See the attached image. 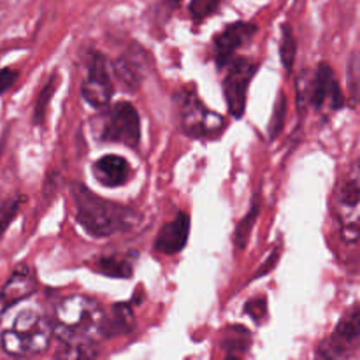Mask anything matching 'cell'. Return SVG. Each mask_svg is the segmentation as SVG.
Masks as SVG:
<instances>
[{"label":"cell","mask_w":360,"mask_h":360,"mask_svg":"<svg viewBox=\"0 0 360 360\" xmlns=\"http://www.w3.org/2000/svg\"><path fill=\"white\" fill-rule=\"evenodd\" d=\"M76 220L86 234L94 238H111L122 232H130L141 221V214L132 207L95 195L83 183L70 185Z\"/></svg>","instance_id":"obj_1"},{"label":"cell","mask_w":360,"mask_h":360,"mask_svg":"<svg viewBox=\"0 0 360 360\" xmlns=\"http://www.w3.org/2000/svg\"><path fill=\"white\" fill-rule=\"evenodd\" d=\"M55 326L32 309H25L14 319L13 329L0 334V347L9 357L28 359L48 350Z\"/></svg>","instance_id":"obj_2"},{"label":"cell","mask_w":360,"mask_h":360,"mask_svg":"<svg viewBox=\"0 0 360 360\" xmlns=\"http://www.w3.org/2000/svg\"><path fill=\"white\" fill-rule=\"evenodd\" d=\"M105 311L86 295H69L55 309V333L101 336V323Z\"/></svg>","instance_id":"obj_3"},{"label":"cell","mask_w":360,"mask_h":360,"mask_svg":"<svg viewBox=\"0 0 360 360\" xmlns=\"http://www.w3.org/2000/svg\"><path fill=\"white\" fill-rule=\"evenodd\" d=\"M174 102L178 105L179 125L186 136L211 137L224 130V118L207 109L192 88H181L176 91Z\"/></svg>","instance_id":"obj_4"},{"label":"cell","mask_w":360,"mask_h":360,"mask_svg":"<svg viewBox=\"0 0 360 360\" xmlns=\"http://www.w3.org/2000/svg\"><path fill=\"white\" fill-rule=\"evenodd\" d=\"M334 214L347 243L360 239V169H354L334 192Z\"/></svg>","instance_id":"obj_5"},{"label":"cell","mask_w":360,"mask_h":360,"mask_svg":"<svg viewBox=\"0 0 360 360\" xmlns=\"http://www.w3.org/2000/svg\"><path fill=\"white\" fill-rule=\"evenodd\" d=\"M98 137L104 143H120L137 148L141 143V120L130 102H118L101 120Z\"/></svg>","instance_id":"obj_6"},{"label":"cell","mask_w":360,"mask_h":360,"mask_svg":"<svg viewBox=\"0 0 360 360\" xmlns=\"http://www.w3.org/2000/svg\"><path fill=\"white\" fill-rule=\"evenodd\" d=\"M360 340V304L348 309L336 329L316 350V360H340L348 354Z\"/></svg>","instance_id":"obj_7"},{"label":"cell","mask_w":360,"mask_h":360,"mask_svg":"<svg viewBox=\"0 0 360 360\" xmlns=\"http://www.w3.org/2000/svg\"><path fill=\"white\" fill-rule=\"evenodd\" d=\"M257 72V63L248 58H238L231 62L227 76L224 81L225 101H227L229 111L234 118H241L246 109V95L252 77Z\"/></svg>","instance_id":"obj_8"},{"label":"cell","mask_w":360,"mask_h":360,"mask_svg":"<svg viewBox=\"0 0 360 360\" xmlns=\"http://www.w3.org/2000/svg\"><path fill=\"white\" fill-rule=\"evenodd\" d=\"M108 67V60L104 58L102 53H91L86 79L81 86V95L94 108L108 105L112 97V91H115V84H112Z\"/></svg>","instance_id":"obj_9"},{"label":"cell","mask_w":360,"mask_h":360,"mask_svg":"<svg viewBox=\"0 0 360 360\" xmlns=\"http://www.w3.org/2000/svg\"><path fill=\"white\" fill-rule=\"evenodd\" d=\"M257 30H259V27L255 23H250V21H236V23L227 25L214 37L213 42V55L218 67L229 65L234 58L236 51L248 44L255 37Z\"/></svg>","instance_id":"obj_10"},{"label":"cell","mask_w":360,"mask_h":360,"mask_svg":"<svg viewBox=\"0 0 360 360\" xmlns=\"http://www.w3.org/2000/svg\"><path fill=\"white\" fill-rule=\"evenodd\" d=\"M150 67V55L141 46L132 44L120 58L112 62V72L123 88L134 91L141 86Z\"/></svg>","instance_id":"obj_11"},{"label":"cell","mask_w":360,"mask_h":360,"mask_svg":"<svg viewBox=\"0 0 360 360\" xmlns=\"http://www.w3.org/2000/svg\"><path fill=\"white\" fill-rule=\"evenodd\" d=\"M37 287V278H35L32 267L27 264L18 266L9 276V280L0 288V322L13 306L34 295Z\"/></svg>","instance_id":"obj_12"},{"label":"cell","mask_w":360,"mask_h":360,"mask_svg":"<svg viewBox=\"0 0 360 360\" xmlns=\"http://www.w3.org/2000/svg\"><path fill=\"white\" fill-rule=\"evenodd\" d=\"M309 101L316 109H322L323 105H329L330 109L343 108L345 97L338 83L334 70L329 63H320L316 69L315 79L309 88Z\"/></svg>","instance_id":"obj_13"},{"label":"cell","mask_w":360,"mask_h":360,"mask_svg":"<svg viewBox=\"0 0 360 360\" xmlns=\"http://www.w3.org/2000/svg\"><path fill=\"white\" fill-rule=\"evenodd\" d=\"M58 347H56V360H97L98 345L94 336L86 334H67L55 333Z\"/></svg>","instance_id":"obj_14"},{"label":"cell","mask_w":360,"mask_h":360,"mask_svg":"<svg viewBox=\"0 0 360 360\" xmlns=\"http://www.w3.org/2000/svg\"><path fill=\"white\" fill-rule=\"evenodd\" d=\"M190 234V217L186 213H178L176 218L162 227L158 232L155 250L164 255H176L185 248Z\"/></svg>","instance_id":"obj_15"},{"label":"cell","mask_w":360,"mask_h":360,"mask_svg":"<svg viewBox=\"0 0 360 360\" xmlns=\"http://www.w3.org/2000/svg\"><path fill=\"white\" fill-rule=\"evenodd\" d=\"M94 176L101 185L116 188V186H122L129 181L130 176H132V169L125 158L108 155V157H102L101 160L95 162Z\"/></svg>","instance_id":"obj_16"},{"label":"cell","mask_w":360,"mask_h":360,"mask_svg":"<svg viewBox=\"0 0 360 360\" xmlns=\"http://www.w3.org/2000/svg\"><path fill=\"white\" fill-rule=\"evenodd\" d=\"M136 327L132 308L125 302H120L111 308V311L105 313L104 320L101 323V336L102 338H116L129 334Z\"/></svg>","instance_id":"obj_17"},{"label":"cell","mask_w":360,"mask_h":360,"mask_svg":"<svg viewBox=\"0 0 360 360\" xmlns=\"http://www.w3.org/2000/svg\"><path fill=\"white\" fill-rule=\"evenodd\" d=\"M94 271H97L98 274L108 278H122L127 280L134 274L132 262H130L127 257H118V255H108L101 257L98 260L94 262Z\"/></svg>","instance_id":"obj_18"},{"label":"cell","mask_w":360,"mask_h":360,"mask_svg":"<svg viewBox=\"0 0 360 360\" xmlns=\"http://www.w3.org/2000/svg\"><path fill=\"white\" fill-rule=\"evenodd\" d=\"M295 55H297V41H295L294 30L288 23L281 25V39H280V56L281 63L288 72H292L295 63Z\"/></svg>","instance_id":"obj_19"},{"label":"cell","mask_w":360,"mask_h":360,"mask_svg":"<svg viewBox=\"0 0 360 360\" xmlns=\"http://www.w3.org/2000/svg\"><path fill=\"white\" fill-rule=\"evenodd\" d=\"M56 84H58V76L53 74L49 76V79L46 81V84L42 86L41 94H39L37 102H35V108H34V123L35 125H42L46 118V112H48V105L51 102L53 94L56 90Z\"/></svg>","instance_id":"obj_20"},{"label":"cell","mask_w":360,"mask_h":360,"mask_svg":"<svg viewBox=\"0 0 360 360\" xmlns=\"http://www.w3.org/2000/svg\"><path fill=\"white\" fill-rule=\"evenodd\" d=\"M257 217H259V202L253 204L252 210L248 211V214H246V217L239 221L238 227H236L234 245L238 246L239 250H245L246 245H248L250 236H252V231H253V225H255L257 221Z\"/></svg>","instance_id":"obj_21"},{"label":"cell","mask_w":360,"mask_h":360,"mask_svg":"<svg viewBox=\"0 0 360 360\" xmlns=\"http://www.w3.org/2000/svg\"><path fill=\"white\" fill-rule=\"evenodd\" d=\"M224 0H190L188 13L193 23H204L207 18L214 16L220 11Z\"/></svg>","instance_id":"obj_22"},{"label":"cell","mask_w":360,"mask_h":360,"mask_svg":"<svg viewBox=\"0 0 360 360\" xmlns=\"http://www.w3.org/2000/svg\"><path fill=\"white\" fill-rule=\"evenodd\" d=\"M23 200H25L23 197L14 195V197H9V199H6L2 204H0V239H2V236L6 234L7 229L11 227L14 218L18 217Z\"/></svg>","instance_id":"obj_23"},{"label":"cell","mask_w":360,"mask_h":360,"mask_svg":"<svg viewBox=\"0 0 360 360\" xmlns=\"http://www.w3.org/2000/svg\"><path fill=\"white\" fill-rule=\"evenodd\" d=\"M287 109H288L287 95L281 91L276 98V104H274V109H273V116H271V122H269V137L271 139H276V137L280 136L281 130H283L285 118H287Z\"/></svg>","instance_id":"obj_24"},{"label":"cell","mask_w":360,"mask_h":360,"mask_svg":"<svg viewBox=\"0 0 360 360\" xmlns=\"http://www.w3.org/2000/svg\"><path fill=\"white\" fill-rule=\"evenodd\" d=\"M245 313L252 316L257 323H262V320L266 319L267 315V299L257 297V299H252V301H248L245 306Z\"/></svg>","instance_id":"obj_25"},{"label":"cell","mask_w":360,"mask_h":360,"mask_svg":"<svg viewBox=\"0 0 360 360\" xmlns=\"http://www.w3.org/2000/svg\"><path fill=\"white\" fill-rule=\"evenodd\" d=\"M18 70L11 69V67H6V69H0V95L6 94L18 79Z\"/></svg>","instance_id":"obj_26"},{"label":"cell","mask_w":360,"mask_h":360,"mask_svg":"<svg viewBox=\"0 0 360 360\" xmlns=\"http://www.w3.org/2000/svg\"><path fill=\"white\" fill-rule=\"evenodd\" d=\"M280 250H274L273 253H271L269 255V259H267V262H264V266L260 267L259 271H257V274H255V278H259V276H262V274H267V273H271V271L274 269V266H276V262H278V259H280Z\"/></svg>","instance_id":"obj_27"},{"label":"cell","mask_w":360,"mask_h":360,"mask_svg":"<svg viewBox=\"0 0 360 360\" xmlns=\"http://www.w3.org/2000/svg\"><path fill=\"white\" fill-rule=\"evenodd\" d=\"M225 360H243L241 357H239V355H236V354H231V355H227V359Z\"/></svg>","instance_id":"obj_28"},{"label":"cell","mask_w":360,"mask_h":360,"mask_svg":"<svg viewBox=\"0 0 360 360\" xmlns=\"http://www.w3.org/2000/svg\"><path fill=\"white\" fill-rule=\"evenodd\" d=\"M179 2H181V0H167V4H169V6H171V7H178Z\"/></svg>","instance_id":"obj_29"}]
</instances>
